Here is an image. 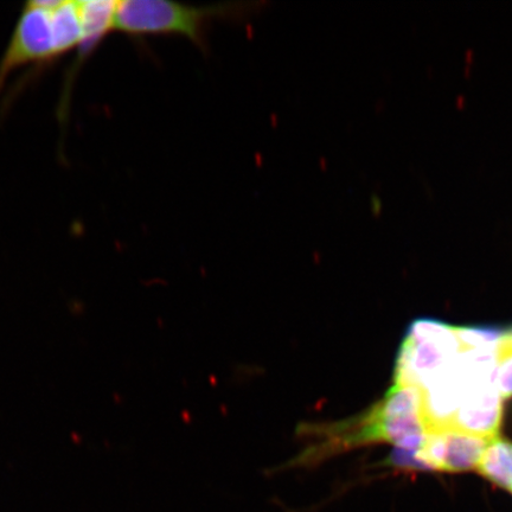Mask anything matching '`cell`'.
<instances>
[{
    "mask_svg": "<svg viewBox=\"0 0 512 512\" xmlns=\"http://www.w3.org/2000/svg\"><path fill=\"white\" fill-rule=\"evenodd\" d=\"M430 427L418 388L394 387L367 411L351 418L329 422H306L298 427L303 450L281 469H315L355 448L388 443L402 450L418 451Z\"/></svg>",
    "mask_w": 512,
    "mask_h": 512,
    "instance_id": "6da1fadb",
    "label": "cell"
},
{
    "mask_svg": "<svg viewBox=\"0 0 512 512\" xmlns=\"http://www.w3.org/2000/svg\"><path fill=\"white\" fill-rule=\"evenodd\" d=\"M83 40L81 0L25 4L0 59V91L17 70L56 61L80 50Z\"/></svg>",
    "mask_w": 512,
    "mask_h": 512,
    "instance_id": "7a4b0ae2",
    "label": "cell"
},
{
    "mask_svg": "<svg viewBox=\"0 0 512 512\" xmlns=\"http://www.w3.org/2000/svg\"><path fill=\"white\" fill-rule=\"evenodd\" d=\"M265 3L232 2L189 5L172 0H121L115 5L114 31L127 36H182L207 53L211 29L217 23L252 18Z\"/></svg>",
    "mask_w": 512,
    "mask_h": 512,
    "instance_id": "3957f363",
    "label": "cell"
},
{
    "mask_svg": "<svg viewBox=\"0 0 512 512\" xmlns=\"http://www.w3.org/2000/svg\"><path fill=\"white\" fill-rule=\"evenodd\" d=\"M462 348L458 328L433 319L416 320L403 339L394 384L420 390L448 366Z\"/></svg>",
    "mask_w": 512,
    "mask_h": 512,
    "instance_id": "277c9868",
    "label": "cell"
},
{
    "mask_svg": "<svg viewBox=\"0 0 512 512\" xmlns=\"http://www.w3.org/2000/svg\"><path fill=\"white\" fill-rule=\"evenodd\" d=\"M491 440L457 428H439L427 434L418 454L428 471L466 472L477 469Z\"/></svg>",
    "mask_w": 512,
    "mask_h": 512,
    "instance_id": "5b68a950",
    "label": "cell"
},
{
    "mask_svg": "<svg viewBox=\"0 0 512 512\" xmlns=\"http://www.w3.org/2000/svg\"><path fill=\"white\" fill-rule=\"evenodd\" d=\"M503 419V399L495 382L479 383L467 392L450 428L495 439Z\"/></svg>",
    "mask_w": 512,
    "mask_h": 512,
    "instance_id": "8992f818",
    "label": "cell"
},
{
    "mask_svg": "<svg viewBox=\"0 0 512 512\" xmlns=\"http://www.w3.org/2000/svg\"><path fill=\"white\" fill-rule=\"evenodd\" d=\"M476 471L498 488L512 489V441L492 439L477 466Z\"/></svg>",
    "mask_w": 512,
    "mask_h": 512,
    "instance_id": "52a82bcc",
    "label": "cell"
},
{
    "mask_svg": "<svg viewBox=\"0 0 512 512\" xmlns=\"http://www.w3.org/2000/svg\"><path fill=\"white\" fill-rule=\"evenodd\" d=\"M495 383L503 400L512 398V343L503 338V332L497 345Z\"/></svg>",
    "mask_w": 512,
    "mask_h": 512,
    "instance_id": "ba28073f",
    "label": "cell"
},
{
    "mask_svg": "<svg viewBox=\"0 0 512 512\" xmlns=\"http://www.w3.org/2000/svg\"><path fill=\"white\" fill-rule=\"evenodd\" d=\"M386 466L402 471H428L427 466L419 458L418 451L396 448L386 460Z\"/></svg>",
    "mask_w": 512,
    "mask_h": 512,
    "instance_id": "9c48e42d",
    "label": "cell"
},
{
    "mask_svg": "<svg viewBox=\"0 0 512 512\" xmlns=\"http://www.w3.org/2000/svg\"><path fill=\"white\" fill-rule=\"evenodd\" d=\"M503 336L505 339H508L509 342H512V328L509 330L503 331Z\"/></svg>",
    "mask_w": 512,
    "mask_h": 512,
    "instance_id": "30bf717a",
    "label": "cell"
},
{
    "mask_svg": "<svg viewBox=\"0 0 512 512\" xmlns=\"http://www.w3.org/2000/svg\"><path fill=\"white\" fill-rule=\"evenodd\" d=\"M509 492H510V494L512 495V489H511Z\"/></svg>",
    "mask_w": 512,
    "mask_h": 512,
    "instance_id": "8fae6325",
    "label": "cell"
}]
</instances>
